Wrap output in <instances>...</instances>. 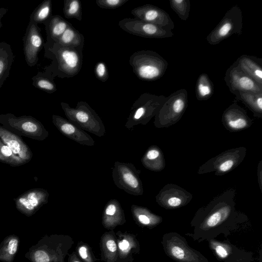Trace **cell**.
<instances>
[{
  "instance_id": "obj_39",
  "label": "cell",
  "mask_w": 262,
  "mask_h": 262,
  "mask_svg": "<svg viewBox=\"0 0 262 262\" xmlns=\"http://www.w3.org/2000/svg\"><path fill=\"white\" fill-rule=\"evenodd\" d=\"M170 6L182 20H186L189 15L190 3L189 0H169Z\"/></svg>"
},
{
  "instance_id": "obj_29",
  "label": "cell",
  "mask_w": 262,
  "mask_h": 262,
  "mask_svg": "<svg viewBox=\"0 0 262 262\" xmlns=\"http://www.w3.org/2000/svg\"><path fill=\"white\" fill-rule=\"evenodd\" d=\"M235 99L241 101L253 114L255 117L262 118V93L236 91Z\"/></svg>"
},
{
  "instance_id": "obj_21",
  "label": "cell",
  "mask_w": 262,
  "mask_h": 262,
  "mask_svg": "<svg viewBox=\"0 0 262 262\" xmlns=\"http://www.w3.org/2000/svg\"><path fill=\"white\" fill-rule=\"evenodd\" d=\"M52 118L54 125L64 136L83 145H94L92 137L76 124L58 115H53Z\"/></svg>"
},
{
  "instance_id": "obj_44",
  "label": "cell",
  "mask_w": 262,
  "mask_h": 262,
  "mask_svg": "<svg viewBox=\"0 0 262 262\" xmlns=\"http://www.w3.org/2000/svg\"><path fill=\"white\" fill-rule=\"evenodd\" d=\"M69 262H82L81 259L78 257L76 253L74 251L72 254L69 255L68 258Z\"/></svg>"
},
{
  "instance_id": "obj_9",
  "label": "cell",
  "mask_w": 262,
  "mask_h": 262,
  "mask_svg": "<svg viewBox=\"0 0 262 262\" xmlns=\"http://www.w3.org/2000/svg\"><path fill=\"white\" fill-rule=\"evenodd\" d=\"M161 243L166 255L176 262H209L202 253L189 246L185 237L177 232L164 234Z\"/></svg>"
},
{
  "instance_id": "obj_20",
  "label": "cell",
  "mask_w": 262,
  "mask_h": 262,
  "mask_svg": "<svg viewBox=\"0 0 262 262\" xmlns=\"http://www.w3.org/2000/svg\"><path fill=\"white\" fill-rule=\"evenodd\" d=\"M221 120L225 128L231 132L247 129L253 123L246 110L235 100L224 111Z\"/></svg>"
},
{
  "instance_id": "obj_45",
  "label": "cell",
  "mask_w": 262,
  "mask_h": 262,
  "mask_svg": "<svg viewBox=\"0 0 262 262\" xmlns=\"http://www.w3.org/2000/svg\"><path fill=\"white\" fill-rule=\"evenodd\" d=\"M8 9L6 8H0V29L2 27V23L1 21L2 18L4 16V15L7 13Z\"/></svg>"
},
{
  "instance_id": "obj_33",
  "label": "cell",
  "mask_w": 262,
  "mask_h": 262,
  "mask_svg": "<svg viewBox=\"0 0 262 262\" xmlns=\"http://www.w3.org/2000/svg\"><path fill=\"white\" fill-rule=\"evenodd\" d=\"M55 42L66 47L83 50L84 37L71 24Z\"/></svg>"
},
{
  "instance_id": "obj_36",
  "label": "cell",
  "mask_w": 262,
  "mask_h": 262,
  "mask_svg": "<svg viewBox=\"0 0 262 262\" xmlns=\"http://www.w3.org/2000/svg\"><path fill=\"white\" fill-rule=\"evenodd\" d=\"M32 80L33 86L49 94L53 93L57 90L53 77L47 73L39 72L32 78Z\"/></svg>"
},
{
  "instance_id": "obj_22",
  "label": "cell",
  "mask_w": 262,
  "mask_h": 262,
  "mask_svg": "<svg viewBox=\"0 0 262 262\" xmlns=\"http://www.w3.org/2000/svg\"><path fill=\"white\" fill-rule=\"evenodd\" d=\"M0 140L8 146L15 156L26 163L31 160L32 152L21 138L2 126H0Z\"/></svg>"
},
{
  "instance_id": "obj_5",
  "label": "cell",
  "mask_w": 262,
  "mask_h": 262,
  "mask_svg": "<svg viewBox=\"0 0 262 262\" xmlns=\"http://www.w3.org/2000/svg\"><path fill=\"white\" fill-rule=\"evenodd\" d=\"M60 105L68 120L83 130L101 137L105 134L104 125L96 112L85 101H79L75 107L66 102Z\"/></svg>"
},
{
  "instance_id": "obj_8",
  "label": "cell",
  "mask_w": 262,
  "mask_h": 262,
  "mask_svg": "<svg viewBox=\"0 0 262 262\" xmlns=\"http://www.w3.org/2000/svg\"><path fill=\"white\" fill-rule=\"evenodd\" d=\"M0 123L4 128L18 136L36 140L43 141L49 136L43 124L30 116L16 117L11 113L0 114Z\"/></svg>"
},
{
  "instance_id": "obj_32",
  "label": "cell",
  "mask_w": 262,
  "mask_h": 262,
  "mask_svg": "<svg viewBox=\"0 0 262 262\" xmlns=\"http://www.w3.org/2000/svg\"><path fill=\"white\" fill-rule=\"evenodd\" d=\"M20 244V238L15 234L7 236L0 244V261L13 262Z\"/></svg>"
},
{
  "instance_id": "obj_42",
  "label": "cell",
  "mask_w": 262,
  "mask_h": 262,
  "mask_svg": "<svg viewBox=\"0 0 262 262\" xmlns=\"http://www.w3.org/2000/svg\"><path fill=\"white\" fill-rule=\"evenodd\" d=\"M94 72L97 78L103 82L106 81L108 78L107 69L103 62H99L95 65Z\"/></svg>"
},
{
  "instance_id": "obj_6",
  "label": "cell",
  "mask_w": 262,
  "mask_h": 262,
  "mask_svg": "<svg viewBox=\"0 0 262 262\" xmlns=\"http://www.w3.org/2000/svg\"><path fill=\"white\" fill-rule=\"evenodd\" d=\"M188 93L181 89L166 97L160 109L155 116L154 125L158 128L168 127L177 123L188 106Z\"/></svg>"
},
{
  "instance_id": "obj_23",
  "label": "cell",
  "mask_w": 262,
  "mask_h": 262,
  "mask_svg": "<svg viewBox=\"0 0 262 262\" xmlns=\"http://www.w3.org/2000/svg\"><path fill=\"white\" fill-rule=\"evenodd\" d=\"M118 247L117 262H126L133 259V255L140 250V246L136 236L129 233L118 231L116 234Z\"/></svg>"
},
{
  "instance_id": "obj_14",
  "label": "cell",
  "mask_w": 262,
  "mask_h": 262,
  "mask_svg": "<svg viewBox=\"0 0 262 262\" xmlns=\"http://www.w3.org/2000/svg\"><path fill=\"white\" fill-rule=\"evenodd\" d=\"M224 80L232 94L236 91L262 93V85L242 71L235 62L226 71Z\"/></svg>"
},
{
  "instance_id": "obj_26",
  "label": "cell",
  "mask_w": 262,
  "mask_h": 262,
  "mask_svg": "<svg viewBox=\"0 0 262 262\" xmlns=\"http://www.w3.org/2000/svg\"><path fill=\"white\" fill-rule=\"evenodd\" d=\"M143 166L154 171H160L165 167L163 153L156 145H151L147 149L141 160Z\"/></svg>"
},
{
  "instance_id": "obj_25",
  "label": "cell",
  "mask_w": 262,
  "mask_h": 262,
  "mask_svg": "<svg viewBox=\"0 0 262 262\" xmlns=\"http://www.w3.org/2000/svg\"><path fill=\"white\" fill-rule=\"evenodd\" d=\"M237 66L259 85H262V59L244 54L235 61Z\"/></svg>"
},
{
  "instance_id": "obj_37",
  "label": "cell",
  "mask_w": 262,
  "mask_h": 262,
  "mask_svg": "<svg viewBox=\"0 0 262 262\" xmlns=\"http://www.w3.org/2000/svg\"><path fill=\"white\" fill-rule=\"evenodd\" d=\"M63 14L66 18L82 20L81 3L79 0H64L63 2Z\"/></svg>"
},
{
  "instance_id": "obj_17",
  "label": "cell",
  "mask_w": 262,
  "mask_h": 262,
  "mask_svg": "<svg viewBox=\"0 0 262 262\" xmlns=\"http://www.w3.org/2000/svg\"><path fill=\"white\" fill-rule=\"evenodd\" d=\"M216 257L223 262H252L253 254L238 248L229 242L212 239L208 241Z\"/></svg>"
},
{
  "instance_id": "obj_10",
  "label": "cell",
  "mask_w": 262,
  "mask_h": 262,
  "mask_svg": "<svg viewBox=\"0 0 262 262\" xmlns=\"http://www.w3.org/2000/svg\"><path fill=\"white\" fill-rule=\"evenodd\" d=\"M246 148L243 146L225 150L200 166L197 173L202 174L214 172V174L217 176L226 174L243 162L246 157Z\"/></svg>"
},
{
  "instance_id": "obj_41",
  "label": "cell",
  "mask_w": 262,
  "mask_h": 262,
  "mask_svg": "<svg viewBox=\"0 0 262 262\" xmlns=\"http://www.w3.org/2000/svg\"><path fill=\"white\" fill-rule=\"evenodd\" d=\"M129 0H96L97 5L103 9H114L118 8Z\"/></svg>"
},
{
  "instance_id": "obj_18",
  "label": "cell",
  "mask_w": 262,
  "mask_h": 262,
  "mask_svg": "<svg viewBox=\"0 0 262 262\" xmlns=\"http://www.w3.org/2000/svg\"><path fill=\"white\" fill-rule=\"evenodd\" d=\"M49 196L44 189H30L14 199L16 208L22 214L31 216L48 203Z\"/></svg>"
},
{
  "instance_id": "obj_27",
  "label": "cell",
  "mask_w": 262,
  "mask_h": 262,
  "mask_svg": "<svg viewBox=\"0 0 262 262\" xmlns=\"http://www.w3.org/2000/svg\"><path fill=\"white\" fill-rule=\"evenodd\" d=\"M131 211L133 216L136 223L140 226L148 228H153L163 221L161 216L152 213L148 208L132 205Z\"/></svg>"
},
{
  "instance_id": "obj_38",
  "label": "cell",
  "mask_w": 262,
  "mask_h": 262,
  "mask_svg": "<svg viewBox=\"0 0 262 262\" xmlns=\"http://www.w3.org/2000/svg\"><path fill=\"white\" fill-rule=\"evenodd\" d=\"M0 162L12 166H17L26 163L15 156L10 148L0 140Z\"/></svg>"
},
{
  "instance_id": "obj_16",
  "label": "cell",
  "mask_w": 262,
  "mask_h": 262,
  "mask_svg": "<svg viewBox=\"0 0 262 262\" xmlns=\"http://www.w3.org/2000/svg\"><path fill=\"white\" fill-rule=\"evenodd\" d=\"M24 54L28 66H35L38 61V54L43 46V39L38 24L29 20L23 37Z\"/></svg>"
},
{
  "instance_id": "obj_15",
  "label": "cell",
  "mask_w": 262,
  "mask_h": 262,
  "mask_svg": "<svg viewBox=\"0 0 262 262\" xmlns=\"http://www.w3.org/2000/svg\"><path fill=\"white\" fill-rule=\"evenodd\" d=\"M192 199V194L182 187L168 184L160 190L156 196V201L166 209H174L186 206Z\"/></svg>"
},
{
  "instance_id": "obj_4",
  "label": "cell",
  "mask_w": 262,
  "mask_h": 262,
  "mask_svg": "<svg viewBox=\"0 0 262 262\" xmlns=\"http://www.w3.org/2000/svg\"><path fill=\"white\" fill-rule=\"evenodd\" d=\"M129 63L133 71L140 80L154 81L160 79L168 67L167 61L158 53L143 50L133 53Z\"/></svg>"
},
{
  "instance_id": "obj_40",
  "label": "cell",
  "mask_w": 262,
  "mask_h": 262,
  "mask_svg": "<svg viewBox=\"0 0 262 262\" xmlns=\"http://www.w3.org/2000/svg\"><path fill=\"white\" fill-rule=\"evenodd\" d=\"M77 253L83 262H95V258L88 245L85 243H78Z\"/></svg>"
},
{
  "instance_id": "obj_7",
  "label": "cell",
  "mask_w": 262,
  "mask_h": 262,
  "mask_svg": "<svg viewBox=\"0 0 262 262\" xmlns=\"http://www.w3.org/2000/svg\"><path fill=\"white\" fill-rule=\"evenodd\" d=\"M166 98L163 95L141 94L133 103L125 127L130 130L136 125H146L156 116Z\"/></svg>"
},
{
  "instance_id": "obj_35",
  "label": "cell",
  "mask_w": 262,
  "mask_h": 262,
  "mask_svg": "<svg viewBox=\"0 0 262 262\" xmlns=\"http://www.w3.org/2000/svg\"><path fill=\"white\" fill-rule=\"evenodd\" d=\"M52 1L45 0L32 12L29 20L35 23L45 24L52 16Z\"/></svg>"
},
{
  "instance_id": "obj_3",
  "label": "cell",
  "mask_w": 262,
  "mask_h": 262,
  "mask_svg": "<svg viewBox=\"0 0 262 262\" xmlns=\"http://www.w3.org/2000/svg\"><path fill=\"white\" fill-rule=\"evenodd\" d=\"M73 244L69 235H45L29 248L25 257L30 262H66V257Z\"/></svg>"
},
{
  "instance_id": "obj_30",
  "label": "cell",
  "mask_w": 262,
  "mask_h": 262,
  "mask_svg": "<svg viewBox=\"0 0 262 262\" xmlns=\"http://www.w3.org/2000/svg\"><path fill=\"white\" fill-rule=\"evenodd\" d=\"M47 35V42H56L71 25L59 15H52L44 24Z\"/></svg>"
},
{
  "instance_id": "obj_1",
  "label": "cell",
  "mask_w": 262,
  "mask_h": 262,
  "mask_svg": "<svg viewBox=\"0 0 262 262\" xmlns=\"http://www.w3.org/2000/svg\"><path fill=\"white\" fill-rule=\"evenodd\" d=\"M235 195L234 189H228L199 208L190 223L192 232L186 235L201 242L221 234L227 236L236 230L247 217L236 210Z\"/></svg>"
},
{
  "instance_id": "obj_43",
  "label": "cell",
  "mask_w": 262,
  "mask_h": 262,
  "mask_svg": "<svg viewBox=\"0 0 262 262\" xmlns=\"http://www.w3.org/2000/svg\"><path fill=\"white\" fill-rule=\"evenodd\" d=\"M258 181L260 189L262 191V161L259 162L257 167Z\"/></svg>"
},
{
  "instance_id": "obj_34",
  "label": "cell",
  "mask_w": 262,
  "mask_h": 262,
  "mask_svg": "<svg viewBox=\"0 0 262 262\" xmlns=\"http://www.w3.org/2000/svg\"><path fill=\"white\" fill-rule=\"evenodd\" d=\"M214 85L206 73L199 76L195 85V96L199 101L207 100L213 95Z\"/></svg>"
},
{
  "instance_id": "obj_24",
  "label": "cell",
  "mask_w": 262,
  "mask_h": 262,
  "mask_svg": "<svg viewBox=\"0 0 262 262\" xmlns=\"http://www.w3.org/2000/svg\"><path fill=\"white\" fill-rule=\"evenodd\" d=\"M125 222L124 212L119 202L116 199L110 200L105 205L102 214L103 227L112 230Z\"/></svg>"
},
{
  "instance_id": "obj_13",
  "label": "cell",
  "mask_w": 262,
  "mask_h": 262,
  "mask_svg": "<svg viewBox=\"0 0 262 262\" xmlns=\"http://www.w3.org/2000/svg\"><path fill=\"white\" fill-rule=\"evenodd\" d=\"M120 28L126 32L142 37L164 38L173 36L172 31L136 18H125L119 21Z\"/></svg>"
},
{
  "instance_id": "obj_31",
  "label": "cell",
  "mask_w": 262,
  "mask_h": 262,
  "mask_svg": "<svg viewBox=\"0 0 262 262\" xmlns=\"http://www.w3.org/2000/svg\"><path fill=\"white\" fill-rule=\"evenodd\" d=\"M14 56L11 46L0 41V89L8 77Z\"/></svg>"
},
{
  "instance_id": "obj_2",
  "label": "cell",
  "mask_w": 262,
  "mask_h": 262,
  "mask_svg": "<svg viewBox=\"0 0 262 262\" xmlns=\"http://www.w3.org/2000/svg\"><path fill=\"white\" fill-rule=\"evenodd\" d=\"M45 56L53 60L46 73L51 77L71 78L80 72L83 62L82 50L66 47L57 42H46Z\"/></svg>"
},
{
  "instance_id": "obj_12",
  "label": "cell",
  "mask_w": 262,
  "mask_h": 262,
  "mask_svg": "<svg viewBox=\"0 0 262 262\" xmlns=\"http://www.w3.org/2000/svg\"><path fill=\"white\" fill-rule=\"evenodd\" d=\"M243 28V13L237 5L232 7L216 26L207 36L210 45H216L232 35H240Z\"/></svg>"
},
{
  "instance_id": "obj_19",
  "label": "cell",
  "mask_w": 262,
  "mask_h": 262,
  "mask_svg": "<svg viewBox=\"0 0 262 262\" xmlns=\"http://www.w3.org/2000/svg\"><path fill=\"white\" fill-rule=\"evenodd\" d=\"M131 14L135 18L172 31L174 24L167 12L151 4L134 8Z\"/></svg>"
},
{
  "instance_id": "obj_11",
  "label": "cell",
  "mask_w": 262,
  "mask_h": 262,
  "mask_svg": "<svg viewBox=\"0 0 262 262\" xmlns=\"http://www.w3.org/2000/svg\"><path fill=\"white\" fill-rule=\"evenodd\" d=\"M141 170L134 164L116 161L112 170V177L116 186L127 193L138 196L143 193V188L139 175Z\"/></svg>"
},
{
  "instance_id": "obj_28",
  "label": "cell",
  "mask_w": 262,
  "mask_h": 262,
  "mask_svg": "<svg viewBox=\"0 0 262 262\" xmlns=\"http://www.w3.org/2000/svg\"><path fill=\"white\" fill-rule=\"evenodd\" d=\"M100 247L103 260L105 262H117L118 247L116 235L113 230L102 234Z\"/></svg>"
}]
</instances>
